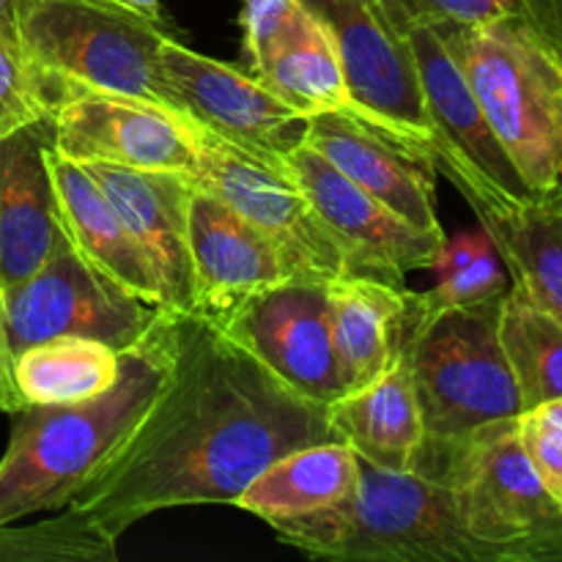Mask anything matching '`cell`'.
I'll return each mask as SVG.
<instances>
[{"instance_id":"cell-8","label":"cell","mask_w":562,"mask_h":562,"mask_svg":"<svg viewBox=\"0 0 562 562\" xmlns=\"http://www.w3.org/2000/svg\"><path fill=\"white\" fill-rule=\"evenodd\" d=\"M406 36L431 126L434 173L445 176L477 217L510 212L536 198L494 135L439 25H409Z\"/></svg>"},{"instance_id":"cell-38","label":"cell","mask_w":562,"mask_h":562,"mask_svg":"<svg viewBox=\"0 0 562 562\" xmlns=\"http://www.w3.org/2000/svg\"><path fill=\"white\" fill-rule=\"evenodd\" d=\"M0 38L14 44V47L20 49V42H16V25H14V0H0Z\"/></svg>"},{"instance_id":"cell-37","label":"cell","mask_w":562,"mask_h":562,"mask_svg":"<svg viewBox=\"0 0 562 562\" xmlns=\"http://www.w3.org/2000/svg\"><path fill=\"white\" fill-rule=\"evenodd\" d=\"M119 3L130 5L132 11H137V14H143V16H148V20L159 22V25L170 27L168 16H165V11H162V0H119Z\"/></svg>"},{"instance_id":"cell-7","label":"cell","mask_w":562,"mask_h":562,"mask_svg":"<svg viewBox=\"0 0 562 562\" xmlns=\"http://www.w3.org/2000/svg\"><path fill=\"white\" fill-rule=\"evenodd\" d=\"M461 525L499 562H562V510L532 470L519 417L488 423L445 459Z\"/></svg>"},{"instance_id":"cell-26","label":"cell","mask_w":562,"mask_h":562,"mask_svg":"<svg viewBox=\"0 0 562 562\" xmlns=\"http://www.w3.org/2000/svg\"><path fill=\"white\" fill-rule=\"evenodd\" d=\"M121 351L91 338H53L11 357V379L25 404H71L113 387Z\"/></svg>"},{"instance_id":"cell-30","label":"cell","mask_w":562,"mask_h":562,"mask_svg":"<svg viewBox=\"0 0 562 562\" xmlns=\"http://www.w3.org/2000/svg\"><path fill=\"white\" fill-rule=\"evenodd\" d=\"M47 115L49 102L42 80L20 49L0 38V135Z\"/></svg>"},{"instance_id":"cell-1","label":"cell","mask_w":562,"mask_h":562,"mask_svg":"<svg viewBox=\"0 0 562 562\" xmlns=\"http://www.w3.org/2000/svg\"><path fill=\"white\" fill-rule=\"evenodd\" d=\"M333 439L329 406L294 393L212 318L179 313L151 409L69 508L119 541L159 510L234 505L269 464Z\"/></svg>"},{"instance_id":"cell-5","label":"cell","mask_w":562,"mask_h":562,"mask_svg":"<svg viewBox=\"0 0 562 562\" xmlns=\"http://www.w3.org/2000/svg\"><path fill=\"white\" fill-rule=\"evenodd\" d=\"M499 307L503 296L415 316L406 360L423 417V445L412 467L417 475L437 481L445 459L470 434L525 412L499 344Z\"/></svg>"},{"instance_id":"cell-20","label":"cell","mask_w":562,"mask_h":562,"mask_svg":"<svg viewBox=\"0 0 562 562\" xmlns=\"http://www.w3.org/2000/svg\"><path fill=\"white\" fill-rule=\"evenodd\" d=\"M415 316V294L406 285L357 274L329 280V324L346 393L371 384L398 360Z\"/></svg>"},{"instance_id":"cell-18","label":"cell","mask_w":562,"mask_h":562,"mask_svg":"<svg viewBox=\"0 0 562 562\" xmlns=\"http://www.w3.org/2000/svg\"><path fill=\"white\" fill-rule=\"evenodd\" d=\"M190 247L195 313L206 318L225 316L252 294L296 280L291 263L267 234L198 184L190 198Z\"/></svg>"},{"instance_id":"cell-4","label":"cell","mask_w":562,"mask_h":562,"mask_svg":"<svg viewBox=\"0 0 562 562\" xmlns=\"http://www.w3.org/2000/svg\"><path fill=\"white\" fill-rule=\"evenodd\" d=\"M439 31L530 190L562 184V55L552 42L525 14Z\"/></svg>"},{"instance_id":"cell-12","label":"cell","mask_w":562,"mask_h":562,"mask_svg":"<svg viewBox=\"0 0 562 562\" xmlns=\"http://www.w3.org/2000/svg\"><path fill=\"white\" fill-rule=\"evenodd\" d=\"M195 146V168L190 179L223 198L231 209L250 220L278 245L296 280L329 283L349 274L344 250L329 236L305 192L280 168L250 157L223 137L187 121Z\"/></svg>"},{"instance_id":"cell-23","label":"cell","mask_w":562,"mask_h":562,"mask_svg":"<svg viewBox=\"0 0 562 562\" xmlns=\"http://www.w3.org/2000/svg\"><path fill=\"white\" fill-rule=\"evenodd\" d=\"M250 75L307 119L327 110L351 113L333 36L302 0H294Z\"/></svg>"},{"instance_id":"cell-33","label":"cell","mask_w":562,"mask_h":562,"mask_svg":"<svg viewBox=\"0 0 562 562\" xmlns=\"http://www.w3.org/2000/svg\"><path fill=\"white\" fill-rule=\"evenodd\" d=\"M294 0H241V55H245V69H256L263 47L269 44L272 33L285 20Z\"/></svg>"},{"instance_id":"cell-24","label":"cell","mask_w":562,"mask_h":562,"mask_svg":"<svg viewBox=\"0 0 562 562\" xmlns=\"http://www.w3.org/2000/svg\"><path fill=\"white\" fill-rule=\"evenodd\" d=\"M355 486L357 453L344 439H333L285 453L250 481L234 505L272 525L278 519L333 508L344 503Z\"/></svg>"},{"instance_id":"cell-16","label":"cell","mask_w":562,"mask_h":562,"mask_svg":"<svg viewBox=\"0 0 562 562\" xmlns=\"http://www.w3.org/2000/svg\"><path fill=\"white\" fill-rule=\"evenodd\" d=\"M53 148L49 115L0 135V291L75 247L53 179Z\"/></svg>"},{"instance_id":"cell-2","label":"cell","mask_w":562,"mask_h":562,"mask_svg":"<svg viewBox=\"0 0 562 562\" xmlns=\"http://www.w3.org/2000/svg\"><path fill=\"white\" fill-rule=\"evenodd\" d=\"M176 322L179 313H159L151 333L121 351V376L104 393L11 412V437L0 459V525L69 508L119 453L168 379Z\"/></svg>"},{"instance_id":"cell-13","label":"cell","mask_w":562,"mask_h":562,"mask_svg":"<svg viewBox=\"0 0 562 562\" xmlns=\"http://www.w3.org/2000/svg\"><path fill=\"white\" fill-rule=\"evenodd\" d=\"M55 151L71 162L124 165L192 176L195 146L181 115L75 80L42 82Z\"/></svg>"},{"instance_id":"cell-9","label":"cell","mask_w":562,"mask_h":562,"mask_svg":"<svg viewBox=\"0 0 562 562\" xmlns=\"http://www.w3.org/2000/svg\"><path fill=\"white\" fill-rule=\"evenodd\" d=\"M338 49L351 113L431 168V126L406 27L387 0H302Z\"/></svg>"},{"instance_id":"cell-14","label":"cell","mask_w":562,"mask_h":562,"mask_svg":"<svg viewBox=\"0 0 562 562\" xmlns=\"http://www.w3.org/2000/svg\"><path fill=\"white\" fill-rule=\"evenodd\" d=\"M212 322L302 398L333 406L346 395L329 324V283L285 280Z\"/></svg>"},{"instance_id":"cell-29","label":"cell","mask_w":562,"mask_h":562,"mask_svg":"<svg viewBox=\"0 0 562 562\" xmlns=\"http://www.w3.org/2000/svg\"><path fill=\"white\" fill-rule=\"evenodd\" d=\"M510 278L505 269L503 258H499L497 247H486L481 256L472 258L467 267L459 272L448 274V278L437 280L431 291L426 294H415V307L420 316H431L439 311H453V307H472L483 305V302L499 300L508 294Z\"/></svg>"},{"instance_id":"cell-34","label":"cell","mask_w":562,"mask_h":562,"mask_svg":"<svg viewBox=\"0 0 562 562\" xmlns=\"http://www.w3.org/2000/svg\"><path fill=\"white\" fill-rule=\"evenodd\" d=\"M492 236H488V231L483 228H475V231H464V234H456V239H445L442 250L437 252V258H434L431 269L428 272H434V278L442 280L448 278V274L459 272L461 267H467V263L472 261L475 256H481L486 247H492Z\"/></svg>"},{"instance_id":"cell-17","label":"cell","mask_w":562,"mask_h":562,"mask_svg":"<svg viewBox=\"0 0 562 562\" xmlns=\"http://www.w3.org/2000/svg\"><path fill=\"white\" fill-rule=\"evenodd\" d=\"M151 261L162 285L165 311L195 313V272L190 247L192 179L173 170H140L124 165L80 162Z\"/></svg>"},{"instance_id":"cell-11","label":"cell","mask_w":562,"mask_h":562,"mask_svg":"<svg viewBox=\"0 0 562 562\" xmlns=\"http://www.w3.org/2000/svg\"><path fill=\"white\" fill-rule=\"evenodd\" d=\"M159 69L170 113L250 157L283 170V159L305 143L311 119L241 66L195 53L170 33L159 47Z\"/></svg>"},{"instance_id":"cell-36","label":"cell","mask_w":562,"mask_h":562,"mask_svg":"<svg viewBox=\"0 0 562 562\" xmlns=\"http://www.w3.org/2000/svg\"><path fill=\"white\" fill-rule=\"evenodd\" d=\"M22 401L16 395L14 379H11V355L5 349V338H3V324H0V412L11 415L14 409H20Z\"/></svg>"},{"instance_id":"cell-22","label":"cell","mask_w":562,"mask_h":562,"mask_svg":"<svg viewBox=\"0 0 562 562\" xmlns=\"http://www.w3.org/2000/svg\"><path fill=\"white\" fill-rule=\"evenodd\" d=\"M329 417L338 437L368 464L412 472L423 445V417L406 346L382 376L335 401Z\"/></svg>"},{"instance_id":"cell-32","label":"cell","mask_w":562,"mask_h":562,"mask_svg":"<svg viewBox=\"0 0 562 562\" xmlns=\"http://www.w3.org/2000/svg\"><path fill=\"white\" fill-rule=\"evenodd\" d=\"M395 20L409 31V25H477L494 20L492 9L483 0H387Z\"/></svg>"},{"instance_id":"cell-35","label":"cell","mask_w":562,"mask_h":562,"mask_svg":"<svg viewBox=\"0 0 562 562\" xmlns=\"http://www.w3.org/2000/svg\"><path fill=\"white\" fill-rule=\"evenodd\" d=\"M521 14H525L562 55V0H525Z\"/></svg>"},{"instance_id":"cell-25","label":"cell","mask_w":562,"mask_h":562,"mask_svg":"<svg viewBox=\"0 0 562 562\" xmlns=\"http://www.w3.org/2000/svg\"><path fill=\"white\" fill-rule=\"evenodd\" d=\"M477 223L492 236L510 283L562 322V184Z\"/></svg>"},{"instance_id":"cell-28","label":"cell","mask_w":562,"mask_h":562,"mask_svg":"<svg viewBox=\"0 0 562 562\" xmlns=\"http://www.w3.org/2000/svg\"><path fill=\"white\" fill-rule=\"evenodd\" d=\"M115 538L80 510L33 525H0V562H113Z\"/></svg>"},{"instance_id":"cell-27","label":"cell","mask_w":562,"mask_h":562,"mask_svg":"<svg viewBox=\"0 0 562 562\" xmlns=\"http://www.w3.org/2000/svg\"><path fill=\"white\" fill-rule=\"evenodd\" d=\"M499 344L521 395V409L562 401V322L510 283L499 307Z\"/></svg>"},{"instance_id":"cell-21","label":"cell","mask_w":562,"mask_h":562,"mask_svg":"<svg viewBox=\"0 0 562 562\" xmlns=\"http://www.w3.org/2000/svg\"><path fill=\"white\" fill-rule=\"evenodd\" d=\"M53 179L75 250L124 291L165 307L151 261L93 176L53 148Z\"/></svg>"},{"instance_id":"cell-40","label":"cell","mask_w":562,"mask_h":562,"mask_svg":"<svg viewBox=\"0 0 562 562\" xmlns=\"http://www.w3.org/2000/svg\"><path fill=\"white\" fill-rule=\"evenodd\" d=\"M543 409H547L552 417H558V420L562 423V401H552V404H543Z\"/></svg>"},{"instance_id":"cell-15","label":"cell","mask_w":562,"mask_h":562,"mask_svg":"<svg viewBox=\"0 0 562 562\" xmlns=\"http://www.w3.org/2000/svg\"><path fill=\"white\" fill-rule=\"evenodd\" d=\"M283 173L305 192L324 228L344 250L349 274L357 278L404 285L409 272L431 269L448 239L406 223L307 143L283 159Z\"/></svg>"},{"instance_id":"cell-10","label":"cell","mask_w":562,"mask_h":562,"mask_svg":"<svg viewBox=\"0 0 562 562\" xmlns=\"http://www.w3.org/2000/svg\"><path fill=\"white\" fill-rule=\"evenodd\" d=\"M162 311L113 283L75 247L0 291V324L11 357L53 338H91L126 351L151 333Z\"/></svg>"},{"instance_id":"cell-19","label":"cell","mask_w":562,"mask_h":562,"mask_svg":"<svg viewBox=\"0 0 562 562\" xmlns=\"http://www.w3.org/2000/svg\"><path fill=\"white\" fill-rule=\"evenodd\" d=\"M305 143L409 225L445 234L434 201V170L355 113L327 110L311 115Z\"/></svg>"},{"instance_id":"cell-6","label":"cell","mask_w":562,"mask_h":562,"mask_svg":"<svg viewBox=\"0 0 562 562\" xmlns=\"http://www.w3.org/2000/svg\"><path fill=\"white\" fill-rule=\"evenodd\" d=\"M14 25L42 82L75 80L168 110L159 47L170 27L119 0H14Z\"/></svg>"},{"instance_id":"cell-31","label":"cell","mask_w":562,"mask_h":562,"mask_svg":"<svg viewBox=\"0 0 562 562\" xmlns=\"http://www.w3.org/2000/svg\"><path fill=\"white\" fill-rule=\"evenodd\" d=\"M519 437L532 470L562 510V423L536 406L519 415Z\"/></svg>"},{"instance_id":"cell-3","label":"cell","mask_w":562,"mask_h":562,"mask_svg":"<svg viewBox=\"0 0 562 562\" xmlns=\"http://www.w3.org/2000/svg\"><path fill=\"white\" fill-rule=\"evenodd\" d=\"M280 543L316 560L499 562L461 525L453 492L417 472H393L357 456V486L344 503L272 521Z\"/></svg>"},{"instance_id":"cell-39","label":"cell","mask_w":562,"mask_h":562,"mask_svg":"<svg viewBox=\"0 0 562 562\" xmlns=\"http://www.w3.org/2000/svg\"><path fill=\"white\" fill-rule=\"evenodd\" d=\"M483 3L488 5V9L494 11V14H521V9H525V0H483Z\"/></svg>"}]
</instances>
